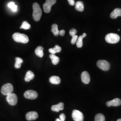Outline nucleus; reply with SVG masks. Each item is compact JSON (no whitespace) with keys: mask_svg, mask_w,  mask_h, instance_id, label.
Returning a JSON list of instances; mask_svg holds the SVG:
<instances>
[{"mask_svg":"<svg viewBox=\"0 0 121 121\" xmlns=\"http://www.w3.org/2000/svg\"><path fill=\"white\" fill-rule=\"evenodd\" d=\"M33 18L35 21H39L42 16V12L39 4L35 2L32 5Z\"/></svg>","mask_w":121,"mask_h":121,"instance_id":"nucleus-1","label":"nucleus"},{"mask_svg":"<svg viewBox=\"0 0 121 121\" xmlns=\"http://www.w3.org/2000/svg\"><path fill=\"white\" fill-rule=\"evenodd\" d=\"M12 37L13 39L16 42L26 43H28L29 41L28 37L24 34L16 32L13 34Z\"/></svg>","mask_w":121,"mask_h":121,"instance_id":"nucleus-2","label":"nucleus"},{"mask_svg":"<svg viewBox=\"0 0 121 121\" xmlns=\"http://www.w3.org/2000/svg\"><path fill=\"white\" fill-rule=\"evenodd\" d=\"M106 41L110 43H118L120 40V36L116 34L109 33L105 36Z\"/></svg>","mask_w":121,"mask_h":121,"instance_id":"nucleus-3","label":"nucleus"},{"mask_svg":"<svg viewBox=\"0 0 121 121\" xmlns=\"http://www.w3.org/2000/svg\"><path fill=\"white\" fill-rule=\"evenodd\" d=\"M13 91V85L11 83H8L4 84L2 86L1 92L3 95H7L12 93Z\"/></svg>","mask_w":121,"mask_h":121,"instance_id":"nucleus-4","label":"nucleus"},{"mask_svg":"<svg viewBox=\"0 0 121 121\" xmlns=\"http://www.w3.org/2000/svg\"><path fill=\"white\" fill-rule=\"evenodd\" d=\"M56 0H46L43 4V11L46 13H49L51 9L52 6L56 3Z\"/></svg>","mask_w":121,"mask_h":121,"instance_id":"nucleus-5","label":"nucleus"},{"mask_svg":"<svg viewBox=\"0 0 121 121\" xmlns=\"http://www.w3.org/2000/svg\"><path fill=\"white\" fill-rule=\"evenodd\" d=\"M72 117L74 121H83L84 120V116L82 112L78 110H73L72 112Z\"/></svg>","mask_w":121,"mask_h":121,"instance_id":"nucleus-6","label":"nucleus"},{"mask_svg":"<svg viewBox=\"0 0 121 121\" xmlns=\"http://www.w3.org/2000/svg\"><path fill=\"white\" fill-rule=\"evenodd\" d=\"M97 65L100 69L104 71H107L110 69V64L106 60H98L97 62Z\"/></svg>","mask_w":121,"mask_h":121,"instance_id":"nucleus-7","label":"nucleus"},{"mask_svg":"<svg viewBox=\"0 0 121 121\" xmlns=\"http://www.w3.org/2000/svg\"><path fill=\"white\" fill-rule=\"evenodd\" d=\"M6 100L11 105H15L17 102V95L14 93H11L7 95Z\"/></svg>","mask_w":121,"mask_h":121,"instance_id":"nucleus-8","label":"nucleus"},{"mask_svg":"<svg viewBox=\"0 0 121 121\" xmlns=\"http://www.w3.org/2000/svg\"><path fill=\"white\" fill-rule=\"evenodd\" d=\"M24 96L27 99H34L37 98L38 93L33 90H27L24 92Z\"/></svg>","mask_w":121,"mask_h":121,"instance_id":"nucleus-9","label":"nucleus"},{"mask_svg":"<svg viewBox=\"0 0 121 121\" xmlns=\"http://www.w3.org/2000/svg\"><path fill=\"white\" fill-rule=\"evenodd\" d=\"M38 117V114L35 111H30L27 112L26 115V119L28 121L35 120Z\"/></svg>","mask_w":121,"mask_h":121,"instance_id":"nucleus-10","label":"nucleus"},{"mask_svg":"<svg viewBox=\"0 0 121 121\" xmlns=\"http://www.w3.org/2000/svg\"><path fill=\"white\" fill-rule=\"evenodd\" d=\"M121 104V100L119 98H115L112 100L108 101L106 103V105L108 107L110 106H118Z\"/></svg>","mask_w":121,"mask_h":121,"instance_id":"nucleus-11","label":"nucleus"},{"mask_svg":"<svg viewBox=\"0 0 121 121\" xmlns=\"http://www.w3.org/2000/svg\"><path fill=\"white\" fill-rule=\"evenodd\" d=\"M81 79L85 84H88L90 81V76L87 71H83L81 74Z\"/></svg>","mask_w":121,"mask_h":121,"instance_id":"nucleus-12","label":"nucleus"},{"mask_svg":"<svg viewBox=\"0 0 121 121\" xmlns=\"http://www.w3.org/2000/svg\"><path fill=\"white\" fill-rule=\"evenodd\" d=\"M64 103L60 102L56 105H53L51 107V110L52 111L58 112L60 110H62L64 109Z\"/></svg>","mask_w":121,"mask_h":121,"instance_id":"nucleus-13","label":"nucleus"},{"mask_svg":"<svg viewBox=\"0 0 121 121\" xmlns=\"http://www.w3.org/2000/svg\"><path fill=\"white\" fill-rule=\"evenodd\" d=\"M118 16H121V9H114L110 14V17L112 19H115Z\"/></svg>","mask_w":121,"mask_h":121,"instance_id":"nucleus-14","label":"nucleus"},{"mask_svg":"<svg viewBox=\"0 0 121 121\" xmlns=\"http://www.w3.org/2000/svg\"><path fill=\"white\" fill-rule=\"evenodd\" d=\"M34 77H35L34 73H33V72H32L31 71L29 70L26 73V75L24 78V80L26 82H28L30 81V80H32Z\"/></svg>","mask_w":121,"mask_h":121,"instance_id":"nucleus-15","label":"nucleus"},{"mask_svg":"<svg viewBox=\"0 0 121 121\" xmlns=\"http://www.w3.org/2000/svg\"><path fill=\"white\" fill-rule=\"evenodd\" d=\"M49 82L53 84H59L60 82V78L57 76H52L49 78Z\"/></svg>","mask_w":121,"mask_h":121,"instance_id":"nucleus-16","label":"nucleus"},{"mask_svg":"<svg viewBox=\"0 0 121 121\" xmlns=\"http://www.w3.org/2000/svg\"><path fill=\"white\" fill-rule=\"evenodd\" d=\"M49 57L51 59L52 63L54 65H56L59 62L60 58L59 57L56 56L55 54H52L49 55Z\"/></svg>","mask_w":121,"mask_h":121,"instance_id":"nucleus-17","label":"nucleus"},{"mask_svg":"<svg viewBox=\"0 0 121 121\" xmlns=\"http://www.w3.org/2000/svg\"><path fill=\"white\" fill-rule=\"evenodd\" d=\"M43 48L40 46H39L35 49V53L39 57H42L43 56Z\"/></svg>","mask_w":121,"mask_h":121,"instance_id":"nucleus-18","label":"nucleus"},{"mask_svg":"<svg viewBox=\"0 0 121 121\" xmlns=\"http://www.w3.org/2000/svg\"><path fill=\"white\" fill-rule=\"evenodd\" d=\"M86 34L83 33L82 35H80L78 38L76 42V46L78 48H81L82 46V39L86 36Z\"/></svg>","mask_w":121,"mask_h":121,"instance_id":"nucleus-19","label":"nucleus"},{"mask_svg":"<svg viewBox=\"0 0 121 121\" xmlns=\"http://www.w3.org/2000/svg\"><path fill=\"white\" fill-rule=\"evenodd\" d=\"M75 9L80 12H82L84 10V4L82 1H78L75 3Z\"/></svg>","mask_w":121,"mask_h":121,"instance_id":"nucleus-20","label":"nucleus"},{"mask_svg":"<svg viewBox=\"0 0 121 121\" xmlns=\"http://www.w3.org/2000/svg\"><path fill=\"white\" fill-rule=\"evenodd\" d=\"M61 50V48L58 45H56L54 48H50L48 50L49 52L52 54H55L57 52H60Z\"/></svg>","mask_w":121,"mask_h":121,"instance_id":"nucleus-21","label":"nucleus"},{"mask_svg":"<svg viewBox=\"0 0 121 121\" xmlns=\"http://www.w3.org/2000/svg\"><path fill=\"white\" fill-rule=\"evenodd\" d=\"M51 31L53 33L55 36H57L59 35V30L58 29V26L56 24H53L51 26Z\"/></svg>","mask_w":121,"mask_h":121,"instance_id":"nucleus-22","label":"nucleus"},{"mask_svg":"<svg viewBox=\"0 0 121 121\" xmlns=\"http://www.w3.org/2000/svg\"><path fill=\"white\" fill-rule=\"evenodd\" d=\"M15 59H16V62L14 65L15 68L16 69H19L21 67V64L23 63V61L22 58L20 57H16Z\"/></svg>","mask_w":121,"mask_h":121,"instance_id":"nucleus-23","label":"nucleus"},{"mask_svg":"<svg viewBox=\"0 0 121 121\" xmlns=\"http://www.w3.org/2000/svg\"><path fill=\"white\" fill-rule=\"evenodd\" d=\"M95 121H105V117L101 113L97 114L95 116Z\"/></svg>","mask_w":121,"mask_h":121,"instance_id":"nucleus-24","label":"nucleus"},{"mask_svg":"<svg viewBox=\"0 0 121 121\" xmlns=\"http://www.w3.org/2000/svg\"><path fill=\"white\" fill-rule=\"evenodd\" d=\"M8 6L13 12H16L17 10V5L15 4L13 2H9L8 4Z\"/></svg>","mask_w":121,"mask_h":121,"instance_id":"nucleus-25","label":"nucleus"},{"mask_svg":"<svg viewBox=\"0 0 121 121\" xmlns=\"http://www.w3.org/2000/svg\"><path fill=\"white\" fill-rule=\"evenodd\" d=\"M31 27L30 25L26 21H24L22 22V26L20 27V29H23L25 30L30 29Z\"/></svg>","mask_w":121,"mask_h":121,"instance_id":"nucleus-26","label":"nucleus"},{"mask_svg":"<svg viewBox=\"0 0 121 121\" xmlns=\"http://www.w3.org/2000/svg\"><path fill=\"white\" fill-rule=\"evenodd\" d=\"M78 36L77 35H74L72 36V38L71 40V43L72 44H74L75 43H76L77 40L78 39Z\"/></svg>","mask_w":121,"mask_h":121,"instance_id":"nucleus-27","label":"nucleus"},{"mask_svg":"<svg viewBox=\"0 0 121 121\" xmlns=\"http://www.w3.org/2000/svg\"><path fill=\"white\" fill-rule=\"evenodd\" d=\"M77 31L75 28H72L69 30V33L71 36H73L77 33Z\"/></svg>","mask_w":121,"mask_h":121,"instance_id":"nucleus-28","label":"nucleus"},{"mask_svg":"<svg viewBox=\"0 0 121 121\" xmlns=\"http://www.w3.org/2000/svg\"><path fill=\"white\" fill-rule=\"evenodd\" d=\"M60 119L62 121H64L65 119V115L64 113H61L60 115Z\"/></svg>","mask_w":121,"mask_h":121,"instance_id":"nucleus-29","label":"nucleus"},{"mask_svg":"<svg viewBox=\"0 0 121 121\" xmlns=\"http://www.w3.org/2000/svg\"><path fill=\"white\" fill-rule=\"evenodd\" d=\"M68 1L70 5L73 6L75 4V2L74 0H68Z\"/></svg>","mask_w":121,"mask_h":121,"instance_id":"nucleus-30","label":"nucleus"},{"mask_svg":"<svg viewBox=\"0 0 121 121\" xmlns=\"http://www.w3.org/2000/svg\"><path fill=\"white\" fill-rule=\"evenodd\" d=\"M65 31L64 30H62L59 31V34L60 35V36H64L65 35Z\"/></svg>","mask_w":121,"mask_h":121,"instance_id":"nucleus-31","label":"nucleus"},{"mask_svg":"<svg viewBox=\"0 0 121 121\" xmlns=\"http://www.w3.org/2000/svg\"><path fill=\"white\" fill-rule=\"evenodd\" d=\"M55 121H62L61 120H60V118H57V119H56V120H55Z\"/></svg>","mask_w":121,"mask_h":121,"instance_id":"nucleus-32","label":"nucleus"},{"mask_svg":"<svg viewBox=\"0 0 121 121\" xmlns=\"http://www.w3.org/2000/svg\"><path fill=\"white\" fill-rule=\"evenodd\" d=\"M117 121H121V119H118Z\"/></svg>","mask_w":121,"mask_h":121,"instance_id":"nucleus-33","label":"nucleus"}]
</instances>
